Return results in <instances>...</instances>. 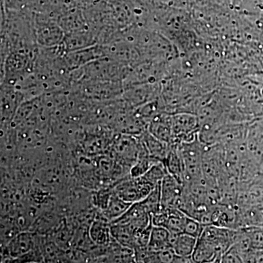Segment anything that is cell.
<instances>
[{
  "mask_svg": "<svg viewBox=\"0 0 263 263\" xmlns=\"http://www.w3.org/2000/svg\"><path fill=\"white\" fill-rule=\"evenodd\" d=\"M185 167V183L204 179L202 159L206 145L198 137L193 141L177 143Z\"/></svg>",
  "mask_w": 263,
  "mask_h": 263,
  "instance_id": "obj_1",
  "label": "cell"
},
{
  "mask_svg": "<svg viewBox=\"0 0 263 263\" xmlns=\"http://www.w3.org/2000/svg\"><path fill=\"white\" fill-rule=\"evenodd\" d=\"M173 143L193 141L198 137L200 129V120L197 114L190 112L172 114Z\"/></svg>",
  "mask_w": 263,
  "mask_h": 263,
  "instance_id": "obj_2",
  "label": "cell"
},
{
  "mask_svg": "<svg viewBox=\"0 0 263 263\" xmlns=\"http://www.w3.org/2000/svg\"><path fill=\"white\" fill-rule=\"evenodd\" d=\"M36 42L43 47L50 48L61 45L63 29L53 19L35 18L33 22Z\"/></svg>",
  "mask_w": 263,
  "mask_h": 263,
  "instance_id": "obj_3",
  "label": "cell"
},
{
  "mask_svg": "<svg viewBox=\"0 0 263 263\" xmlns=\"http://www.w3.org/2000/svg\"><path fill=\"white\" fill-rule=\"evenodd\" d=\"M246 146L251 157L260 165L263 171V117L249 123Z\"/></svg>",
  "mask_w": 263,
  "mask_h": 263,
  "instance_id": "obj_4",
  "label": "cell"
},
{
  "mask_svg": "<svg viewBox=\"0 0 263 263\" xmlns=\"http://www.w3.org/2000/svg\"><path fill=\"white\" fill-rule=\"evenodd\" d=\"M160 91L157 83H144L129 86L125 93L126 101L131 107H138L157 100Z\"/></svg>",
  "mask_w": 263,
  "mask_h": 263,
  "instance_id": "obj_5",
  "label": "cell"
},
{
  "mask_svg": "<svg viewBox=\"0 0 263 263\" xmlns=\"http://www.w3.org/2000/svg\"><path fill=\"white\" fill-rule=\"evenodd\" d=\"M36 246L35 237L29 232H22L15 235L8 242L5 251L13 259L21 258L31 253Z\"/></svg>",
  "mask_w": 263,
  "mask_h": 263,
  "instance_id": "obj_6",
  "label": "cell"
},
{
  "mask_svg": "<svg viewBox=\"0 0 263 263\" xmlns=\"http://www.w3.org/2000/svg\"><path fill=\"white\" fill-rule=\"evenodd\" d=\"M160 187L162 206L177 208L182 196L183 184L167 173L161 181Z\"/></svg>",
  "mask_w": 263,
  "mask_h": 263,
  "instance_id": "obj_7",
  "label": "cell"
},
{
  "mask_svg": "<svg viewBox=\"0 0 263 263\" xmlns=\"http://www.w3.org/2000/svg\"><path fill=\"white\" fill-rule=\"evenodd\" d=\"M171 116L172 114L167 112L157 114L150 121L148 126L151 134L168 144H172L174 141Z\"/></svg>",
  "mask_w": 263,
  "mask_h": 263,
  "instance_id": "obj_8",
  "label": "cell"
},
{
  "mask_svg": "<svg viewBox=\"0 0 263 263\" xmlns=\"http://www.w3.org/2000/svg\"><path fill=\"white\" fill-rule=\"evenodd\" d=\"M138 137L142 145L151 157L160 162H164L171 148V144L160 141L151 134L148 130Z\"/></svg>",
  "mask_w": 263,
  "mask_h": 263,
  "instance_id": "obj_9",
  "label": "cell"
},
{
  "mask_svg": "<svg viewBox=\"0 0 263 263\" xmlns=\"http://www.w3.org/2000/svg\"><path fill=\"white\" fill-rule=\"evenodd\" d=\"M167 173L174 176L180 183L184 184L185 167L182 156L177 143L171 144V148L164 161Z\"/></svg>",
  "mask_w": 263,
  "mask_h": 263,
  "instance_id": "obj_10",
  "label": "cell"
},
{
  "mask_svg": "<svg viewBox=\"0 0 263 263\" xmlns=\"http://www.w3.org/2000/svg\"><path fill=\"white\" fill-rule=\"evenodd\" d=\"M197 242V238L186 233H180V234L171 233L170 245L171 248L174 249L175 253L178 255L192 257L196 247Z\"/></svg>",
  "mask_w": 263,
  "mask_h": 263,
  "instance_id": "obj_11",
  "label": "cell"
},
{
  "mask_svg": "<svg viewBox=\"0 0 263 263\" xmlns=\"http://www.w3.org/2000/svg\"><path fill=\"white\" fill-rule=\"evenodd\" d=\"M192 258L193 262H221V257L215 248L202 238H197Z\"/></svg>",
  "mask_w": 263,
  "mask_h": 263,
  "instance_id": "obj_12",
  "label": "cell"
},
{
  "mask_svg": "<svg viewBox=\"0 0 263 263\" xmlns=\"http://www.w3.org/2000/svg\"><path fill=\"white\" fill-rule=\"evenodd\" d=\"M89 235L91 240L96 245L108 246L112 240L110 221L106 219L95 220L90 228Z\"/></svg>",
  "mask_w": 263,
  "mask_h": 263,
  "instance_id": "obj_13",
  "label": "cell"
},
{
  "mask_svg": "<svg viewBox=\"0 0 263 263\" xmlns=\"http://www.w3.org/2000/svg\"><path fill=\"white\" fill-rule=\"evenodd\" d=\"M171 233L167 228L152 224L148 249L152 252H158L171 247Z\"/></svg>",
  "mask_w": 263,
  "mask_h": 263,
  "instance_id": "obj_14",
  "label": "cell"
},
{
  "mask_svg": "<svg viewBox=\"0 0 263 263\" xmlns=\"http://www.w3.org/2000/svg\"><path fill=\"white\" fill-rule=\"evenodd\" d=\"M132 204L133 203L124 201L114 191L108 205L103 210V215L111 223L127 212Z\"/></svg>",
  "mask_w": 263,
  "mask_h": 263,
  "instance_id": "obj_15",
  "label": "cell"
},
{
  "mask_svg": "<svg viewBox=\"0 0 263 263\" xmlns=\"http://www.w3.org/2000/svg\"><path fill=\"white\" fill-rule=\"evenodd\" d=\"M167 174V171L164 162H159L154 164L143 176L152 185L157 186Z\"/></svg>",
  "mask_w": 263,
  "mask_h": 263,
  "instance_id": "obj_16",
  "label": "cell"
},
{
  "mask_svg": "<svg viewBox=\"0 0 263 263\" xmlns=\"http://www.w3.org/2000/svg\"><path fill=\"white\" fill-rule=\"evenodd\" d=\"M245 228L254 250H263V227H247Z\"/></svg>",
  "mask_w": 263,
  "mask_h": 263,
  "instance_id": "obj_17",
  "label": "cell"
},
{
  "mask_svg": "<svg viewBox=\"0 0 263 263\" xmlns=\"http://www.w3.org/2000/svg\"><path fill=\"white\" fill-rule=\"evenodd\" d=\"M204 227L205 226L200 221L197 220L195 218L187 215L186 221H185L183 233H186V234L198 238L202 234Z\"/></svg>",
  "mask_w": 263,
  "mask_h": 263,
  "instance_id": "obj_18",
  "label": "cell"
},
{
  "mask_svg": "<svg viewBox=\"0 0 263 263\" xmlns=\"http://www.w3.org/2000/svg\"><path fill=\"white\" fill-rule=\"evenodd\" d=\"M221 262H243V259L233 247H230L228 250L223 254L221 257Z\"/></svg>",
  "mask_w": 263,
  "mask_h": 263,
  "instance_id": "obj_19",
  "label": "cell"
}]
</instances>
